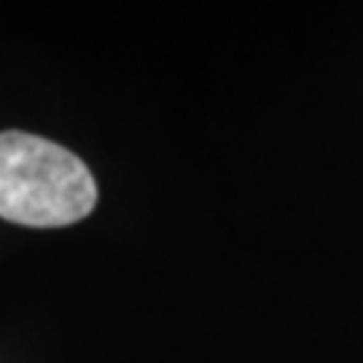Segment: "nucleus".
Returning a JSON list of instances; mask_svg holds the SVG:
<instances>
[{"mask_svg":"<svg viewBox=\"0 0 363 363\" xmlns=\"http://www.w3.org/2000/svg\"><path fill=\"white\" fill-rule=\"evenodd\" d=\"M94 202V178L76 154L38 135H0V218L54 229L86 218Z\"/></svg>","mask_w":363,"mask_h":363,"instance_id":"obj_1","label":"nucleus"}]
</instances>
